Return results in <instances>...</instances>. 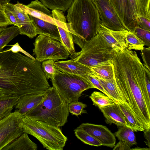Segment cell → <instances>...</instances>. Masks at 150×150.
I'll list each match as a JSON object with an SVG mask.
<instances>
[{
  "instance_id": "obj_1",
  "label": "cell",
  "mask_w": 150,
  "mask_h": 150,
  "mask_svg": "<svg viewBox=\"0 0 150 150\" xmlns=\"http://www.w3.org/2000/svg\"><path fill=\"white\" fill-rule=\"evenodd\" d=\"M114 79L122 99L144 130H150V111L144 100L149 98L150 77L139 58L125 56L112 63Z\"/></svg>"
},
{
  "instance_id": "obj_2",
  "label": "cell",
  "mask_w": 150,
  "mask_h": 150,
  "mask_svg": "<svg viewBox=\"0 0 150 150\" xmlns=\"http://www.w3.org/2000/svg\"><path fill=\"white\" fill-rule=\"evenodd\" d=\"M50 87L41 62L8 49L0 51V89L6 95L21 97Z\"/></svg>"
},
{
  "instance_id": "obj_3",
  "label": "cell",
  "mask_w": 150,
  "mask_h": 150,
  "mask_svg": "<svg viewBox=\"0 0 150 150\" xmlns=\"http://www.w3.org/2000/svg\"><path fill=\"white\" fill-rule=\"evenodd\" d=\"M67 19L74 42L82 49L98 34L101 21L92 0H73L68 9Z\"/></svg>"
},
{
  "instance_id": "obj_4",
  "label": "cell",
  "mask_w": 150,
  "mask_h": 150,
  "mask_svg": "<svg viewBox=\"0 0 150 150\" xmlns=\"http://www.w3.org/2000/svg\"><path fill=\"white\" fill-rule=\"evenodd\" d=\"M46 93L43 100L25 116L57 127L64 126L67 122L69 116V103L53 86L50 87Z\"/></svg>"
},
{
  "instance_id": "obj_5",
  "label": "cell",
  "mask_w": 150,
  "mask_h": 150,
  "mask_svg": "<svg viewBox=\"0 0 150 150\" xmlns=\"http://www.w3.org/2000/svg\"><path fill=\"white\" fill-rule=\"evenodd\" d=\"M23 132L35 137L43 147L49 150H62L67 140L60 127L28 116L23 117Z\"/></svg>"
},
{
  "instance_id": "obj_6",
  "label": "cell",
  "mask_w": 150,
  "mask_h": 150,
  "mask_svg": "<svg viewBox=\"0 0 150 150\" xmlns=\"http://www.w3.org/2000/svg\"><path fill=\"white\" fill-rule=\"evenodd\" d=\"M115 51L98 34L87 42L81 50L70 55L71 59L91 67L112 62Z\"/></svg>"
},
{
  "instance_id": "obj_7",
  "label": "cell",
  "mask_w": 150,
  "mask_h": 150,
  "mask_svg": "<svg viewBox=\"0 0 150 150\" xmlns=\"http://www.w3.org/2000/svg\"><path fill=\"white\" fill-rule=\"evenodd\" d=\"M51 79L53 86L69 103L78 100L83 91L95 88L89 81L81 76L57 69Z\"/></svg>"
},
{
  "instance_id": "obj_8",
  "label": "cell",
  "mask_w": 150,
  "mask_h": 150,
  "mask_svg": "<svg viewBox=\"0 0 150 150\" xmlns=\"http://www.w3.org/2000/svg\"><path fill=\"white\" fill-rule=\"evenodd\" d=\"M34 45L33 51L35 59L41 62L47 60L56 61L66 59L70 55L62 43L44 35H39L36 38Z\"/></svg>"
},
{
  "instance_id": "obj_9",
  "label": "cell",
  "mask_w": 150,
  "mask_h": 150,
  "mask_svg": "<svg viewBox=\"0 0 150 150\" xmlns=\"http://www.w3.org/2000/svg\"><path fill=\"white\" fill-rule=\"evenodd\" d=\"M23 117L16 110L0 121V150L23 133L21 125Z\"/></svg>"
},
{
  "instance_id": "obj_10",
  "label": "cell",
  "mask_w": 150,
  "mask_h": 150,
  "mask_svg": "<svg viewBox=\"0 0 150 150\" xmlns=\"http://www.w3.org/2000/svg\"><path fill=\"white\" fill-rule=\"evenodd\" d=\"M92 0L98 11L101 23L104 26L113 30H127L108 0Z\"/></svg>"
},
{
  "instance_id": "obj_11",
  "label": "cell",
  "mask_w": 150,
  "mask_h": 150,
  "mask_svg": "<svg viewBox=\"0 0 150 150\" xmlns=\"http://www.w3.org/2000/svg\"><path fill=\"white\" fill-rule=\"evenodd\" d=\"M8 4L16 18L20 34L26 35L30 38L35 37L37 34L35 27L21 3L18 1L16 4L9 2Z\"/></svg>"
},
{
  "instance_id": "obj_12",
  "label": "cell",
  "mask_w": 150,
  "mask_h": 150,
  "mask_svg": "<svg viewBox=\"0 0 150 150\" xmlns=\"http://www.w3.org/2000/svg\"><path fill=\"white\" fill-rule=\"evenodd\" d=\"M108 0L127 30L133 32L135 28L138 25L129 0Z\"/></svg>"
},
{
  "instance_id": "obj_13",
  "label": "cell",
  "mask_w": 150,
  "mask_h": 150,
  "mask_svg": "<svg viewBox=\"0 0 150 150\" xmlns=\"http://www.w3.org/2000/svg\"><path fill=\"white\" fill-rule=\"evenodd\" d=\"M77 127L81 128L98 141L102 146L112 148L116 142L115 136L105 126L89 123H82Z\"/></svg>"
},
{
  "instance_id": "obj_14",
  "label": "cell",
  "mask_w": 150,
  "mask_h": 150,
  "mask_svg": "<svg viewBox=\"0 0 150 150\" xmlns=\"http://www.w3.org/2000/svg\"><path fill=\"white\" fill-rule=\"evenodd\" d=\"M60 35L61 43L72 55L76 52L74 45L72 34L70 32L63 11L57 10L51 12Z\"/></svg>"
},
{
  "instance_id": "obj_15",
  "label": "cell",
  "mask_w": 150,
  "mask_h": 150,
  "mask_svg": "<svg viewBox=\"0 0 150 150\" xmlns=\"http://www.w3.org/2000/svg\"><path fill=\"white\" fill-rule=\"evenodd\" d=\"M128 31L127 30H111L101 23L98 34L103 38L115 52H118L126 48L125 38Z\"/></svg>"
},
{
  "instance_id": "obj_16",
  "label": "cell",
  "mask_w": 150,
  "mask_h": 150,
  "mask_svg": "<svg viewBox=\"0 0 150 150\" xmlns=\"http://www.w3.org/2000/svg\"><path fill=\"white\" fill-rule=\"evenodd\" d=\"M46 91L43 93L27 94L20 97L15 107L16 110L23 117H25L43 100L46 97Z\"/></svg>"
},
{
  "instance_id": "obj_17",
  "label": "cell",
  "mask_w": 150,
  "mask_h": 150,
  "mask_svg": "<svg viewBox=\"0 0 150 150\" xmlns=\"http://www.w3.org/2000/svg\"><path fill=\"white\" fill-rule=\"evenodd\" d=\"M54 64L56 69L61 71L76 75L86 80L87 76L89 74L93 73L91 67L71 59L57 61L54 62Z\"/></svg>"
},
{
  "instance_id": "obj_18",
  "label": "cell",
  "mask_w": 150,
  "mask_h": 150,
  "mask_svg": "<svg viewBox=\"0 0 150 150\" xmlns=\"http://www.w3.org/2000/svg\"><path fill=\"white\" fill-rule=\"evenodd\" d=\"M21 4L28 15L56 25L51 12L41 2L35 0L27 5Z\"/></svg>"
},
{
  "instance_id": "obj_19",
  "label": "cell",
  "mask_w": 150,
  "mask_h": 150,
  "mask_svg": "<svg viewBox=\"0 0 150 150\" xmlns=\"http://www.w3.org/2000/svg\"><path fill=\"white\" fill-rule=\"evenodd\" d=\"M106 118L107 124L113 123L118 127H129L117 103H115L99 108Z\"/></svg>"
},
{
  "instance_id": "obj_20",
  "label": "cell",
  "mask_w": 150,
  "mask_h": 150,
  "mask_svg": "<svg viewBox=\"0 0 150 150\" xmlns=\"http://www.w3.org/2000/svg\"><path fill=\"white\" fill-rule=\"evenodd\" d=\"M28 15L35 27L37 34L45 35L61 42L60 35L56 25Z\"/></svg>"
},
{
  "instance_id": "obj_21",
  "label": "cell",
  "mask_w": 150,
  "mask_h": 150,
  "mask_svg": "<svg viewBox=\"0 0 150 150\" xmlns=\"http://www.w3.org/2000/svg\"><path fill=\"white\" fill-rule=\"evenodd\" d=\"M37 144L30 139L28 134L23 132L2 150H37Z\"/></svg>"
},
{
  "instance_id": "obj_22",
  "label": "cell",
  "mask_w": 150,
  "mask_h": 150,
  "mask_svg": "<svg viewBox=\"0 0 150 150\" xmlns=\"http://www.w3.org/2000/svg\"><path fill=\"white\" fill-rule=\"evenodd\" d=\"M20 97L14 95H7L0 98V121L11 113Z\"/></svg>"
},
{
  "instance_id": "obj_23",
  "label": "cell",
  "mask_w": 150,
  "mask_h": 150,
  "mask_svg": "<svg viewBox=\"0 0 150 150\" xmlns=\"http://www.w3.org/2000/svg\"><path fill=\"white\" fill-rule=\"evenodd\" d=\"M133 13L137 18L139 17L150 19V0H129Z\"/></svg>"
},
{
  "instance_id": "obj_24",
  "label": "cell",
  "mask_w": 150,
  "mask_h": 150,
  "mask_svg": "<svg viewBox=\"0 0 150 150\" xmlns=\"http://www.w3.org/2000/svg\"><path fill=\"white\" fill-rule=\"evenodd\" d=\"M98 78L105 91L115 103H125L120 94L114 79L106 80Z\"/></svg>"
},
{
  "instance_id": "obj_25",
  "label": "cell",
  "mask_w": 150,
  "mask_h": 150,
  "mask_svg": "<svg viewBox=\"0 0 150 150\" xmlns=\"http://www.w3.org/2000/svg\"><path fill=\"white\" fill-rule=\"evenodd\" d=\"M91 68L93 74L98 78L106 80L114 79L112 62Z\"/></svg>"
},
{
  "instance_id": "obj_26",
  "label": "cell",
  "mask_w": 150,
  "mask_h": 150,
  "mask_svg": "<svg viewBox=\"0 0 150 150\" xmlns=\"http://www.w3.org/2000/svg\"><path fill=\"white\" fill-rule=\"evenodd\" d=\"M117 104L123 114L129 127L132 128L134 132L144 131V129L138 122L126 104L125 103L120 102Z\"/></svg>"
},
{
  "instance_id": "obj_27",
  "label": "cell",
  "mask_w": 150,
  "mask_h": 150,
  "mask_svg": "<svg viewBox=\"0 0 150 150\" xmlns=\"http://www.w3.org/2000/svg\"><path fill=\"white\" fill-rule=\"evenodd\" d=\"M114 135L119 140L125 142L131 147L137 144L134 131L130 127H120Z\"/></svg>"
},
{
  "instance_id": "obj_28",
  "label": "cell",
  "mask_w": 150,
  "mask_h": 150,
  "mask_svg": "<svg viewBox=\"0 0 150 150\" xmlns=\"http://www.w3.org/2000/svg\"><path fill=\"white\" fill-rule=\"evenodd\" d=\"M20 34L19 28L14 25L5 27L0 33V47L4 48L13 39Z\"/></svg>"
},
{
  "instance_id": "obj_29",
  "label": "cell",
  "mask_w": 150,
  "mask_h": 150,
  "mask_svg": "<svg viewBox=\"0 0 150 150\" xmlns=\"http://www.w3.org/2000/svg\"><path fill=\"white\" fill-rule=\"evenodd\" d=\"M126 47L129 50L142 51L145 44L144 41L138 37L133 32L128 31L125 38Z\"/></svg>"
},
{
  "instance_id": "obj_30",
  "label": "cell",
  "mask_w": 150,
  "mask_h": 150,
  "mask_svg": "<svg viewBox=\"0 0 150 150\" xmlns=\"http://www.w3.org/2000/svg\"><path fill=\"white\" fill-rule=\"evenodd\" d=\"M47 7L53 10H57L66 11L69 7L73 0H40Z\"/></svg>"
},
{
  "instance_id": "obj_31",
  "label": "cell",
  "mask_w": 150,
  "mask_h": 150,
  "mask_svg": "<svg viewBox=\"0 0 150 150\" xmlns=\"http://www.w3.org/2000/svg\"><path fill=\"white\" fill-rule=\"evenodd\" d=\"M93 104L98 108L115 103L111 98L105 94L98 91H94L89 96Z\"/></svg>"
},
{
  "instance_id": "obj_32",
  "label": "cell",
  "mask_w": 150,
  "mask_h": 150,
  "mask_svg": "<svg viewBox=\"0 0 150 150\" xmlns=\"http://www.w3.org/2000/svg\"><path fill=\"white\" fill-rule=\"evenodd\" d=\"M74 131L77 138L84 144L97 146H102L98 141L83 129L77 127Z\"/></svg>"
},
{
  "instance_id": "obj_33",
  "label": "cell",
  "mask_w": 150,
  "mask_h": 150,
  "mask_svg": "<svg viewBox=\"0 0 150 150\" xmlns=\"http://www.w3.org/2000/svg\"><path fill=\"white\" fill-rule=\"evenodd\" d=\"M55 62V60H47L42 62V69L47 79H51L56 72L57 69L54 64Z\"/></svg>"
},
{
  "instance_id": "obj_34",
  "label": "cell",
  "mask_w": 150,
  "mask_h": 150,
  "mask_svg": "<svg viewBox=\"0 0 150 150\" xmlns=\"http://www.w3.org/2000/svg\"><path fill=\"white\" fill-rule=\"evenodd\" d=\"M87 106L86 104L78 100L74 101L69 103V112L73 115H80L82 113H86L83 109Z\"/></svg>"
},
{
  "instance_id": "obj_35",
  "label": "cell",
  "mask_w": 150,
  "mask_h": 150,
  "mask_svg": "<svg viewBox=\"0 0 150 150\" xmlns=\"http://www.w3.org/2000/svg\"><path fill=\"white\" fill-rule=\"evenodd\" d=\"M133 32L138 37L144 41L145 45L150 47V31L137 26L135 28Z\"/></svg>"
},
{
  "instance_id": "obj_36",
  "label": "cell",
  "mask_w": 150,
  "mask_h": 150,
  "mask_svg": "<svg viewBox=\"0 0 150 150\" xmlns=\"http://www.w3.org/2000/svg\"><path fill=\"white\" fill-rule=\"evenodd\" d=\"M86 78L87 80L94 86L95 88L100 90L105 95L109 97L104 91L98 79L93 73L88 74Z\"/></svg>"
},
{
  "instance_id": "obj_37",
  "label": "cell",
  "mask_w": 150,
  "mask_h": 150,
  "mask_svg": "<svg viewBox=\"0 0 150 150\" xmlns=\"http://www.w3.org/2000/svg\"><path fill=\"white\" fill-rule=\"evenodd\" d=\"M144 66L150 71V47H144L141 51Z\"/></svg>"
},
{
  "instance_id": "obj_38",
  "label": "cell",
  "mask_w": 150,
  "mask_h": 150,
  "mask_svg": "<svg viewBox=\"0 0 150 150\" xmlns=\"http://www.w3.org/2000/svg\"><path fill=\"white\" fill-rule=\"evenodd\" d=\"M138 26L146 30L150 31V19L139 17L137 18Z\"/></svg>"
},
{
  "instance_id": "obj_39",
  "label": "cell",
  "mask_w": 150,
  "mask_h": 150,
  "mask_svg": "<svg viewBox=\"0 0 150 150\" xmlns=\"http://www.w3.org/2000/svg\"><path fill=\"white\" fill-rule=\"evenodd\" d=\"M10 46H11V47L8 49L9 51H11L12 52L15 53L20 52L23 53L25 55L28 56L32 59H35L29 54L23 50L21 47L18 42H17L15 44Z\"/></svg>"
},
{
  "instance_id": "obj_40",
  "label": "cell",
  "mask_w": 150,
  "mask_h": 150,
  "mask_svg": "<svg viewBox=\"0 0 150 150\" xmlns=\"http://www.w3.org/2000/svg\"><path fill=\"white\" fill-rule=\"evenodd\" d=\"M119 142L115 145L113 150H131V146L125 142L119 140Z\"/></svg>"
},
{
  "instance_id": "obj_41",
  "label": "cell",
  "mask_w": 150,
  "mask_h": 150,
  "mask_svg": "<svg viewBox=\"0 0 150 150\" xmlns=\"http://www.w3.org/2000/svg\"><path fill=\"white\" fill-rule=\"evenodd\" d=\"M11 25L9 20L4 14L3 12H0V26H7Z\"/></svg>"
},
{
  "instance_id": "obj_42",
  "label": "cell",
  "mask_w": 150,
  "mask_h": 150,
  "mask_svg": "<svg viewBox=\"0 0 150 150\" xmlns=\"http://www.w3.org/2000/svg\"><path fill=\"white\" fill-rule=\"evenodd\" d=\"M144 136L146 140V141L145 142L146 144L147 145L149 148L150 147V130H144Z\"/></svg>"
},
{
  "instance_id": "obj_43",
  "label": "cell",
  "mask_w": 150,
  "mask_h": 150,
  "mask_svg": "<svg viewBox=\"0 0 150 150\" xmlns=\"http://www.w3.org/2000/svg\"><path fill=\"white\" fill-rule=\"evenodd\" d=\"M11 0H0V12H3L4 8L5 5L9 3Z\"/></svg>"
},
{
  "instance_id": "obj_44",
  "label": "cell",
  "mask_w": 150,
  "mask_h": 150,
  "mask_svg": "<svg viewBox=\"0 0 150 150\" xmlns=\"http://www.w3.org/2000/svg\"><path fill=\"white\" fill-rule=\"evenodd\" d=\"M150 148H147V147H146L145 148H140L137 147L136 148H135L134 149H131V150H150Z\"/></svg>"
},
{
  "instance_id": "obj_45",
  "label": "cell",
  "mask_w": 150,
  "mask_h": 150,
  "mask_svg": "<svg viewBox=\"0 0 150 150\" xmlns=\"http://www.w3.org/2000/svg\"><path fill=\"white\" fill-rule=\"evenodd\" d=\"M6 93L2 90L0 89V98L4 97L7 95Z\"/></svg>"
},
{
  "instance_id": "obj_46",
  "label": "cell",
  "mask_w": 150,
  "mask_h": 150,
  "mask_svg": "<svg viewBox=\"0 0 150 150\" xmlns=\"http://www.w3.org/2000/svg\"><path fill=\"white\" fill-rule=\"evenodd\" d=\"M6 26H0V33L3 30Z\"/></svg>"
},
{
  "instance_id": "obj_47",
  "label": "cell",
  "mask_w": 150,
  "mask_h": 150,
  "mask_svg": "<svg viewBox=\"0 0 150 150\" xmlns=\"http://www.w3.org/2000/svg\"><path fill=\"white\" fill-rule=\"evenodd\" d=\"M4 49L3 47H0V51H1L2 50H3Z\"/></svg>"
}]
</instances>
